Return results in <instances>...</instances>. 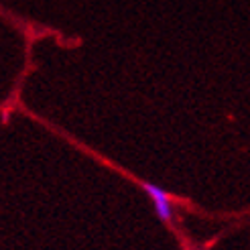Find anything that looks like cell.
<instances>
[{
	"mask_svg": "<svg viewBox=\"0 0 250 250\" xmlns=\"http://www.w3.org/2000/svg\"><path fill=\"white\" fill-rule=\"evenodd\" d=\"M145 189H146L148 195L153 197L159 218H161V220H171V204H169L167 193H165L163 189H159V187L151 185V183H146V185H145Z\"/></svg>",
	"mask_w": 250,
	"mask_h": 250,
	"instance_id": "cell-1",
	"label": "cell"
}]
</instances>
